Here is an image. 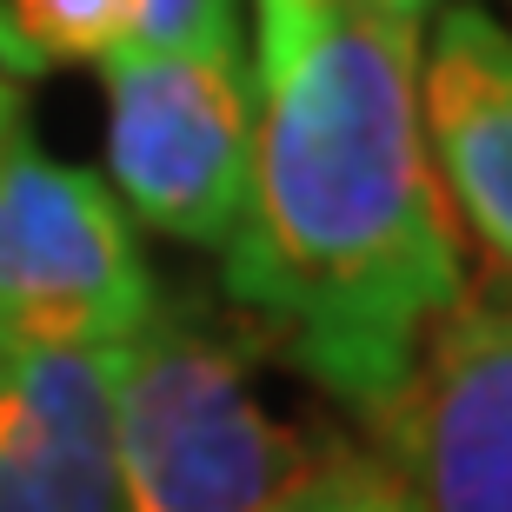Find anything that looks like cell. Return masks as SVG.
Returning a JSON list of instances; mask_svg holds the SVG:
<instances>
[{
  "label": "cell",
  "mask_w": 512,
  "mask_h": 512,
  "mask_svg": "<svg viewBox=\"0 0 512 512\" xmlns=\"http://www.w3.org/2000/svg\"><path fill=\"white\" fill-rule=\"evenodd\" d=\"M227 293L313 386L373 419L466 300L419 133V27L340 0L286 74L253 87V180Z\"/></svg>",
  "instance_id": "obj_1"
},
{
  "label": "cell",
  "mask_w": 512,
  "mask_h": 512,
  "mask_svg": "<svg viewBox=\"0 0 512 512\" xmlns=\"http://www.w3.org/2000/svg\"><path fill=\"white\" fill-rule=\"evenodd\" d=\"M114 459L127 512H280L320 446L260 406L227 326L160 300L114 346Z\"/></svg>",
  "instance_id": "obj_2"
},
{
  "label": "cell",
  "mask_w": 512,
  "mask_h": 512,
  "mask_svg": "<svg viewBox=\"0 0 512 512\" xmlns=\"http://www.w3.org/2000/svg\"><path fill=\"white\" fill-rule=\"evenodd\" d=\"M153 306L160 286L114 187L14 127L0 140V360L114 353Z\"/></svg>",
  "instance_id": "obj_3"
},
{
  "label": "cell",
  "mask_w": 512,
  "mask_h": 512,
  "mask_svg": "<svg viewBox=\"0 0 512 512\" xmlns=\"http://www.w3.org/2000/svg\"><path fill=\"white\" fill-rule=\"evenodd\" d=\"M107 74V173L127 220L227 247L253 180V74L213 54L120 47Z\"/></svg>",
  "instance_id": "obj_4"
},
{
  "label": "cell",
  "mask_w": 512,
  "mask_h": 512,
  "mask_svg": "<svg viewBox=\"0 0 512 512\" xmlns=\"http://www.w3.org/2000/svg\"><path fill=\"white\" fill-rule=\"evenodd\" d=\"M419 512H512V300H466L366 419Z\"/></svg>",
  "instance_id": "obj_5"
},
{
  "label": "cell",
  "mask_w": 512,
  "mask_h": 512,
  "mask_svg": "<svg viewBox=\"0 0 512 512\" xmlns=\"http://www.w3.org/2000/svg\"><path fill=\"white\" fill-rule=\"evenodd\" d=\"M0 512H127L114 459V353L0 360Z\"/></svg>",
  "instance_id": "obj_6"
},
{
  "label": "cell",
  "mask_w": 512,
  "mask_h": 512,
  "mask_svg": "<svg viewBox=\"0 0 512 512\" xmlns=\"http://www.w3.org/2000/svg\"><path fill=\"white\" fill-rule=\"evenodd\" d=\"M419 133L439 193L512 266V34L479 7H446L419 60Z\"/></svg>",
  "instance_id": "obj_7"
},
{
  "label": "cell",
  "mask_w": 512,
  "mask_h": 512,
  "mask_svg": "<svg viewBox=\"0 0 512 512\" xmlns=\"http://www.w3.org/2000/svg\"><path fill=\"white\" fill-rule=\"evenodd\" d=\"M133 40V0H0V60L14 74L100 67Z\"/></svg>",
  "instance_id": "obj_8"
},
{
  "label": "cell",
  "mask_w": 512,
  "mask_h": 512,
  "mask_svg": "<svg viewBox=\"0 0 512 512\" xmlns=\"http://www.w3.org/2000/svg\"><path fill=\"white\" fill-rule=\"evenodd\" d=\"M280 512H419V499L406 493V479H399L373 446L326 439L320 459H313V473L286 493Z\"/></svg>",
  "instance_id": "obj_9"
},
{
  "label": "cell",
  "mask_w": 512,
  "mask_h": 512,
  "mask_svg": "<svg viewBox=\"0 0 512 512\" xmlns=\"http://www.w3.org/2000/svg\"><path fill=\"white\" fill-rule=\"evenodd\" d=\"M127 47L240 60V0H133Z\"/></svg>",
  "instance_id": "obj_10"
},
{
  "label": "cell",
  "mask_w": 512,
  "mask_h": 512,
  "mask_svg": "<svg viewBox=\"0 0 512 512\" xmlns=\"http://www.w3.org/2000/svg\"><path fill=\"white\" fill-rule=\"evenodd\" d=\"M14 127H27V107H20V74L0 60V140H7Z\"/></svg>",
  "instance_id": "obj_11"
},
{
  "label": "cell",
  "mask_w": 512,
  "mask_h": 512,
  "mask_svg": "<svg viewBox=\"0 0 512 512\" xmlns=\"http://www.w3.org/2000/svg\"><path fill=\"white\" fill-rule=\"evenodd\" d=\"M366 7H380L386 20H406V27H419V20H426V7H433V0H366Z\"/></svg>",
  "instance_id": "obj_12"
}]
</instances>
